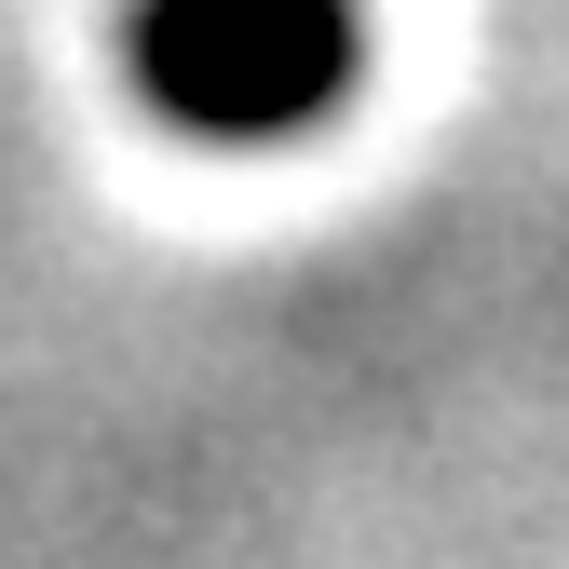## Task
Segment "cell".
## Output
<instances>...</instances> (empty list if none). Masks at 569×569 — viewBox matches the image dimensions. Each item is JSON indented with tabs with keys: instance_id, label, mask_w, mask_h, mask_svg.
<instances>
[{
	"instance_id": "cell-1",
	"label": "cell",
	"mask_w": 569,
	"mask_h": 569,
	"mask_svg": "<svg viewBox=\"0 0 569 569\" xmlns=\"http://www.w3.org/2000/svg\"><path fill=\"white\" fill-rule=\"evenodd\" d=\"M352 0H136V82L190 136H299L352 96Z\"/></svg>"
}]
</instances>
